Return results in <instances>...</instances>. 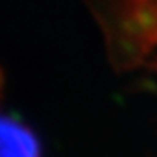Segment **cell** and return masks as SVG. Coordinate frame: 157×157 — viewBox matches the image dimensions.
<instances>
[{"instance_id":"6da1fadb","label":"cell","mask_w":157,"mask_h":157,"mask_svg":"<svg viewBox=\"0 0 157 157\" xmlns=\"http://www.w3.org/2000/svg\"><path fill=\"white\" fill-rule=\"evenodd\" d=\"M0 157H42L35 134L10 115H0Z\"/></svg>"}]
</instances>
